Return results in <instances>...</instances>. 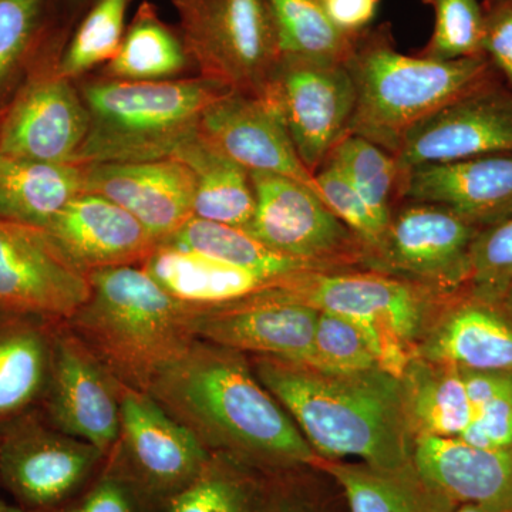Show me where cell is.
Masks as SVG:
<instances>
[{"mask_svg":"<svg viewBox=\"0 0 512 512\" xmlns=\"http://www.w3.org/2000/svg\"><path fill=\"white\" fill-rule=\"evenodd\" d=\"M148 393L211 453L266 467L318 458L238 350L197 339Z\"/></svg>","mask_w":512,"mask_h":512,"instance_id":"6da1fadb","label":"cell"},{"mask_svg":"<svg viewBox=\"0 0 512 512\" xmlns=\"http://www.w3.org/2000/svg\"><path fill=\"white\" fill-rule=\"evenodd\" d=\"M254 372L316 456L357 457L386 471L412 466L414 433L399 377L382 369L322 372L266 356H255Z\"/></svg>","mask_w":512,"mask_h":512,"instance_id":"7a4b0ae2","label":"cell"},{"mask_svg":"<svg viewBox=\"0 0 512 512\" xmlns=\"http://www.w3.org/2000/svg\"><path fill=\"white\" fill-rule=\"evenodd\" d=\"M90 295L66 325L123 386L148 392L198 339L197 309L177 301L143 266L89 274Z\"/></svg>","mask_w":512,"mask_h":512,"instance_id":"3957f363","label":"cell"},{"mask_svg":"<svg viewBox=\"0 0 512 512\" xmlns=\"http://www.w3.org/2000/svg\"><path fill=\"white\" fill-rule=\"evenodd\" d=\"M348 69L356 89L348 134L366 138L396 157L414 127L483 87L488 59L403 55L386 30H380L357 35Z\"/></svg>","mask_w":512,"mask_h":512,"instance_id":"277c9868","label":"cell"},{"mask_svg":"<svg viewBox=\"0 0 512 512\" xmlns=\"http://www.w3.org/2000/svg\"><path fill=\"white\" fill-rule=\"evenodd\" d=\"M89 130L74 164L126 163L173 158L198 133L202 113L229 93L204 77L160 82L77 80Z\"/></svg>","mask_w":512,"mask_h":512,"instance_id":"5b68a950","label":"cell"},{"mask_svg":"<svg viewBox=\"0 0 512 512\" xmlns=\"http://www.w3.org/2000/svg\"><path fill=\"white\" fill-rule=\"evenodd\" d=\"M434 291L376 271H312L291 276L251 299L303 303L352 320L365 335L380 369L402 379L416 357L417 339Z\"/></svg>","mask_w":512,"mask_h":512,"instance_id":"8992f818","label":"cell"},{"mask_svg":"<svg viewBox=\"0 0 512 512\" xmlns=\"http://www.w3.org/2000/svg\"><path fill=\"white\" fill-rule=\"evenodd\" d=\"M198 76L264 100L281 60L268 0H171Z\"/></svg>","mask_w":512,"mask_h":512,"instance_id":"52a82bcc","label":"cell"},{"mask_svg":"<svg viewBox=\"0 0 512 512\" xmlns=\"http://www.w3.org/2000/svg\"><path fill=\"white\" fill-rule=\"evenodd\" d=\"M99 448L53 427L39 409L0 427V487L30 512L74 500L103 467Z\"/></svg>","mask_w":512,"mask_h":512,"instance_id":"ba28073f","label":"cell"},{"mask_svg":"<svg viewBox=\"0 0 512 512\" xmlns=\"http://www.w3.org/2000/svg\"><path fill=\"white\" fill-rule=\"evenodd\" d=\"M255 194V212L247 228L252 237L278 254L335 271L365 261V247L329 210L318 192L292 178L271 173H249Z\"/></svg>","mask_w":512,"mask_h":512,"instance_id":"9c48e42d","label":"cell"},{"mask_svg":"<svg viewBox=\"0 0 512 512\" xmlns=\"http://www.w3.org/2000/svg\"><path fill=\"white\" fill-rule=\"evenodd\" d=\"M312 174L348 134L356 89L346 63L282 56L265 99Z\"/></svg>","mask_w":512,"mask_h":512,"instance_id":"30bf717a","label":"cell"},{"mask_svg":"<svg viewBox=\"0 0 512 512\" xmlns=\"http://www.w3.org/2000/svg\"><path fill=\"white\" fill-rule=\"evenodd\" d=\"M56 49L30 70L0 110V154L50 164H74L89 130L76 82L57 73Z\"/></svg>","mask_w":512,"mask_h":512,"instance_id":"8fae6325","label":"cell"},{"mask_svg":"<svg viewBox=\"0 0 512 512\" xmlns=\"http://www.w3.org/2000/svg\"><path fill=\"white\" fill-rule=\"evenodd\" d=\"M110 454L157 505L187 487L212 456L150 393L123 384L120 437Z\"/></svg>","mask_w":512,"mask_h":512,"instance_id":"7c38bea8","label":"cell"},{"mask_svg":"<svg viewBox=\"0 0 512 512\" xmlns=\"http://www.w3.org/2000/svg\"><path fill=\"white\" fill-rule=\"evenodd\" d=\"M89 295V274L45 228L0 218V312L67 322Z\"/></svg>","mask_w":512,"mask_h":512,"instance_id":"4fadbf2b","label":"cell"},{"mask_svg":"<svg viewBox=\"0 0 512 512\" xmlns=\"http://www.w3.org/2000/svg\"><path fill=\"white\" fill-rule=\"evenodd\" d=\"M473 222L436 204L414 202L392 215L380 244L367 252L373 271L433 289L467 282Z\"/></svg>","mask_w":512,"mask_h":512,"instance_id":"5bb4252c","label":"cell"},{"mask_svg":"<svg viewBox=\"0 0 512 512\" xmlns=\"http://www.w3.org/2000/svg\"><path fill=\"white\" fill-rule=\"evenodd\" d=\"M120 390L66 322H57L49 383L39 407L45 419L109 456L120 437Z\"/></svg>","mask_w":512,"mask_h":512,"instance_id":"9a60e30c","label":"cell"},{"mask_svg":"<svg viewBox=\"0 0 512 512\" xmlns=\"http://www.w3.org/2000/svg\"><path fill=\"white\" fill-rule=\"evenodd\" d=\"M512 153V97L483 87L413 128L396 154L402 173L429 164Z\"/></svg>","mask_w":512,"mask_h":512,"instance_id":"2e32d148","label":"cell"},{"mask_svg":"<svg viewBox=\"0 0 512 512\" xmlns=\"http://www.w3.org/2000/svg\"><path fill=\"white\" fill-rule=\"evenodd\" d=\"M82 167L83 192L101 195L120 205L158 244L194 218V177L180 161L167 158Z\"/></svg>","mask_w":512,"mask_h":512,"instance_id":"e0dca14e","label":"cell"},{"mask_svg":"<svg viewBox=\"0 0 512 512\" xmlns=\"http://www.w3.org/2000/svg\"><path fill=\"white\" fill-rule=\"evenodd\" d=\"M198 131L249 173L292 178L320 195L315 174L302 163L284 123L265 101L224 94L202 113Z\"/></svg>","mask_w":512,"mask_h":512,"instance_id":"ac0fdd59","label":"cell"},{"mask_svg":"<svg viewBox=\"0 0 512 512\" xmlns=\"http://www.w3.org/2000/svg\"><path fill=\"white\" fill-rule=\"evenodd\" d=\"M318 316V309L303 303L242 299L197 309V336L241 353L309 366Z\"/></svg>","mask_w":512,"mask_h":512,"instance_id":"d6986e66","label":"cell"},{"mask_svg":"<svg viewBox=\"0 0 512 512\" xmlns=\"http://www.w3.org/2000/svg\"><path fill=\"white\" fill-rule=\"evenodd\" d=\"M64 254L87 274L120 266H141L158 241L113 201L80 192L45 227Z\"/></svg>","mask_w":512,"mask_h":512,"instance_id":"ffe728a7","label":"cell"},{"mask_svg":"<svg viewBox=\"0 0 512 512\" xmlns=\"http://www.w3.org/2000/svg\"><path fill=\"white\" fill-rule=\"evenodd\" d=\"M413 466L453 503L512 510V447L484 448L458 437L416 436Z\"/></svg>","mask_w":512,"mask_h":512,"instance_id":"44dd1931","label":"cell"},{"mask_svg":"<svg viewBox=\"0 0 512 512\" xmlns=\"http://www.w3.org/2000/svg\"><path fill=\"white\" fill-rule=\"evenodd\" d=\"M400 195L456 212L473 222L512 212V153L414 167L402 173Z\"/></svg>","mask_w":512,"mask_h":512,"instance_id":"7402d4cb","label":"cell"},{"mask_svg":"<svg viewBox=\"0 0 512 512\" xmlns=\"http://www.w3.org/2000/svg\"><path fill=\"white\" fill-rule=\"evenodd\" d=\"M144 269L177 301L214 309L251 298L281 282L190 249L158 244Z\"/></svg>","mask_w":512,"mask_h":512,"instance_id":"603a6c76","label":"cell"},{"mask_svg":"<svg viewBox=\"0 0 512 512\" xmlns=\"http://www.w3.org/2000/svg\"><path fill=\"white\" fill-rule=\"evenodd\" d=\"M56 323L0 312V427L39 409L49 383Z\"/></svg>","mask_w":512,"mask_h":512,"instance_id":"cb8c5ba5","label":"cell"},{"mask_svg":"<svg viewBox=\"0 0 512 512\" xmlns=\"http://www.w3.org/2000/svg\"><path fill=\"white\" fill-rule=\"evenodd\" d=\"M490 303L458 306L419 343L416 357L436 365L512 372V325Z\"/></svg>","mask_w":512,"mask_h":512,"instance_id":"d4e9b609","label":"cell"},{"mask_svg":"<svg viewBox=\"0 0 512 512\" xmlns=\"http://www.w3.org/2000/svg\"><path fill=\"white\" fill-rule=\"evenodd\" d=\"M173 160L190 168L194 177V217L245 229L255 212L251 175L225 156L200 131L175 151Z\"/></svg>","mask_w":512,"mask_h":512,"instance_id":"484cf974","label":"cell"},{"mask_svg":"<svg viewBox=\"0 0 512 512\" xmlns=\"http://www.w3.org/2000/svg\"><path fill=\"white\" fill-rule=\"evenodd\" d=\"M312 467L325 471L340 485L350 512H453L457 507L427 484L413 464L386 471L318 457Z\"/></svg>","mask_w":512,"mask_h":512,"instance_id":"4316f807","label":"cell"},{"mask_svg":"<svg viewBox=\"0 0 512 512\" xmlns=\"http://www.w3.org/2000/svg\"><path fill=\"white\" fill-rule=\"evenodd\" d=\"M83 192V167L0 154V218L45 228Z\"/></svg>","mask_w":512,"mask_h":512,"instance_id":"83f0119b","label":"cell"},{"mask_svg":"<svg viewBox=\"0 0 512 512\" xmlns=\"http://www.w3.org/2000/svg\"><path fill=\"white\" fill-rule=\"evenodd\" d=\"M402 383L414 437H460L476 416L460 367L414 357Z\"/></svg>","mask_w":512,"mask_h":512,"instance_id":"f1b7e54d","label":"cell"},{"mask_svg":"<svg viewBox=\"0 0 512 512\" xmlns=\"http://www.w3.org/2000/svg\"><path fill=\"white\" fill-rule=\"evenodd\" d=\"M192 66L178 29L168 25L157 6L144 0L128 23L116 56L100 76L124 82L178 79Z\"/></svg>","mask_w":512,"mask_h":512,"instance_id":"f546056e","label":"cell"},{"mask_svg":"<svg viewBox=\"0 0 512 512\" xmlns=\"http://www.w3.org/2000/svg\"><path fill=\"white\" fill-rule=\"evenodd\" d=\"M160 244L190 249L202 255L247 269L282 282L305 272L322 271L316 266L296 261L272 251L248 231L231 225L191 218L183 228Z\"/></svg>","mask_w":512,"mask_h":512,"instance_id":"4dcf8cb0","label":"cell"},{"mask_svg":"<svg viewBox=\"0 0 512 512\" xmlns=\"http://www.w3.org/2000/svg\"><path fill=\"white\" fill-rule=\"evenodd\" d=\"M224 454L210 461L187 487L158 505V512H266V487Z\"/></svg>","mask_w":512,"mask_h":512,"instance_id":"1f68e13d","label":"cell"},{"mask_svg":"<svg viewBox=\"0 0 512 512\" xmlns=\"http://www.w3.org/2000/svg\"><path fill=\"white\" fill-rule=\"evenodd\" d=\"M282 56L348 64L357 35L336 28L322 0H268Z\"/></svg>","mask_w":512,"mask_h":512,"instance_id":"d6a6232c","label":"cell"},{"mask_svg":"<svg viewBox=\"0 0 512 512\" xmlns=\"http://www.w3.org/2000/svg\"><path fill=\"white\" fill-rule=\"evenodd\" d=\"M131 3L133 0H93L60 53L57 73L77 82L109 63L123 42Z\"/></svg>","mask_w":512,"mask_h":512,"instance_id":"836d02e7","label":"cell"},{"mask_svg":"<svg viewBox=\"0 0 512 512\" xmlns=\"http://www.w3.org/2000/svg\"><path fill=\"white\" fill-rule=\"evenodd\" d=\"M326 163L338 168L373 210L392 218V200L400 194L402 181L393 154L366 138L348 134L330 151Z\"/></svg>","mask_w":512,"mask_h":512,"instance_id":"e575fe53","label":"cell"},{"mask_svg":"<svg viewBox=\"0 0 512 512\" xmlns=\"http://www.w3.org/2000/svg\"><path fill=\"white\" fill-rule=\"evenodd\" d=\"M434 10L433 33L421 56L456 60L484 56V6L480 0H423Z\"/></svg>","mask_w":512,"mask_h":512,"instance_id":"d590c367","label":"cell"},{"mask_svg":"<svg viewBox=\"0 0 512 512\" xmlns=\"http://www.w3.org/2000/svg\"><path fill=\"white\" fill-rule=\"evenodd\" d=\"M312 369L359 373L380 369L362 330L352 320L319 311L313 343Z\"/></svg>","mask_w":512,"mask_h":512,"instance_id":"8d00e7d4","label":"cell"},{"mask_svg":"<svg viewBox=\"0 0 512 512\" xmlns=\"http://www.w3.org/2000/svg\"><path fill=\"white\" fill-rule=\"evenodd\" d=\"M49 0H0V94L28 64Z\"/></svg>","mask_w":512,"mask_h":512,"instance_id":"74e56055","label":"cell"},{"mask_svg":"<svg viewBox=\"0 0 512 512\" xmlns=\"http://www.w3.org/2000/svg\"><path fill=\"white\" fill-rule=\"evenodd\" d=\"M512 279V212L477 234L468 254L467 282L478 301L500 302Z\"/></svg>","mask_w":512,"mask_h":512,"instance_id":"f35d334b","label":"cell"},{"mask_svg":"<svg viewBox=\"0 0 512 512\" xmlns=\"http://www.w3.org/2000/svg\"><path fill=\"white\" fill-rule=\"evenodd\" d=\"M315 178L320 198L362 242L366 254L375 249L386 234L392 218L383 217L373 210L365 198L332 164H323Z\"/></svg>","mask_w":512,"mask_h":512,"instance_id":"ab89813d","label":"cell"},{"mask_svg":"<svg viewBox=\"0 0 512 512\" xmlns=\"http://www.w3.org/2000/svg\"><path fill=\"white\" fill-rule=\"evenodd\" d=\"M53 512H158V505L109 454L96 477L69 504Z\"/></svg>","mask_w":512,"mask_h":512,"instance_id":"60d3db41","label":"cell"},{"mask_svg":"<svg viewBox=\"0 0 512 512\" xmlns=\"http://www.w3.org/2000/svg\"><path fill=\"white\" fill-rule=\"evenodd\" d=\"M458 439L484 448L512 447V397L485 404Z\"/></svg>","mask_w":512,"mask_h":512,"instance_id":"b9f144b4","label":"cell"},{"mask_svg":"<svg viewBox=\"0 0 512 512\" xmlns=\"http://www.w3.org/2000/svg\"><path fill=\"white\" fill-rule=\"evenodd\" d=\"M483 52L512 84V0H485Z\"/></svg>","mask_w":512,"mask_h":512,"instance_id":"7bdbcfd3","label":"cell"},{"mask_svg":"<svg viewBox=\"0 0 512 512\" xmlns=\"http://www.w3.org/2000/svg\"><path fill=\"white\" fill-rule=\"evenodd\" d=\"M336 28L348 35H359L376 18L380 0H322Z\"/></svg>","mask_w":512,"mask_h":512,"instance_id":"ee69618b","label":"cell"},{"mask_svg":"<svg viewBox=\"0 0 512 512\" xmlns=\"http://www.w3.org/2000/svg\"><path fill=\"white\" fill-rule=\"evenodd\" d=\"M266 512H313L301 500L286 494L282 488L266 487Z\"/></svg>","mask_w":512,"mask_h":512,"instance_id":"f6af8a7d","label":"cell"},{"mask_svg":"<svg viewBox=\"0 0 512 512\" xmlns=\"http://www.w3.org/2000/svg\"><path fill=\"white\" fill-rule=\"evenodd\" d=\"M64 2H66L67 9H69L72 18L80 20L83 13L92 5L93 0H64Z\"/></svg>","mask_w":512,"mask_h":512,"instance_id":"bcb514c9","label":"cell"},{"mask_svg":"<svg viewBox=\"0 0 512 512\" xmlns=\"http://www.w3.org/2000/svg\"><path fill=\"white\" fill-rule=\"evenodd\" d=\"M500 303L503 305L505 315L512 319V279L507 288H505L503 296H501Z\"/></svg>","mask_w":512,"mask_h":512,"instance_id":"7dc6e473","label":"cell"},{"mask_svg":"<svg viewBox=\"0 0 512 512\" xmlns=\"http://www.w3.org/2000/svg\"><path fill=\"white\" fill-rule=\"evenodd\" d=\"M0 512H30L25 508L20 507L19 504L9 503V501L0 498Z\"/></svg>","mask_w":512,"mask_h":512,"instance_id":"c3c4849f","label":"cell"},{"mask_svg":"<svg viewBox=\"0 0 512 512\" xmlns=\"http://www.w3.org/2000/svg\"><path fill=\"white\" fill-rule=\"evenodd\" d=\"M453 512H495L488 510V508L480 507V505L474 504H460L457 505L456 510Z\"/></svg>","mask_w":512,"mask_h":512,"instance_id":"681fc988","label":"cell"},{"mask_svg":"<svg viewBox=\"0 0 512 512\" xmlns=\"http://www.w3.org/2000/svg\"><path fill=\"white\" fill-rule=\"evenodd\" d=\"M511 512H512V510H511Z\"/></svg>","mask_w":512,"mask_h":512,"instance_id":"f907efd6","label":"cell"}]
</instances>
